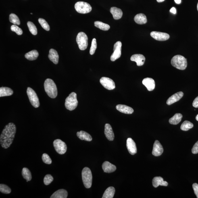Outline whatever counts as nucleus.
<instances>
[{"instance_id":"obj_1","label":"nucleus","mask_w":198,"mask_h":198,"mask_svg":"<svg viewBox=\"0 0 198 198\" xmlns=\"http://www.w3.org/2000/svg\"><path fill=\"white\" fill-rule=\"evenodd\" d=\"M16 131V126L13 123H10L5 126L0 137L2 147L6 149L10 147L14 139Z\"/></svg>"},{"instance_id":"obj_2","label":"nucleus","mask_w":198,"mask_h":198,"mask_svg":"<svg viewBox=\"0 0 198 198\" xmlns=\"http://www.w3.org/2000/svg\"><path fill=\"white\" fill-rule=\"evenodd\" d=\"M44 88L46 93L52 99L56 97L58 94L57 87L52 80L50 79H46L44 83Z\"/></svg>"},{"instance_id":"obj_3","label":"nucleus","mask_w":198,"mask_h":198,"mask_svg":"<svg viewBox=\"0 0 198 198\" xmlns=\"http://www.w3.org/2000/svg\"><path fill=\"white\" fill-rule=\"evenodd\" d=\"M171 63L173 66L179 70H184L187 66V59L181 55L175 56L171 60Z\"/></svg>"},{"instance_id":"obj_4","label":"nucleus","mask_w":198,"mask_h":198,"mask_svg":"<svg viewBox=\"0 0 198 198\" xmlns=\"http://www.w3.org/2000/svg\"><path fill=\"white\" fill-rule=\"evenodd\" d=\"M78 104L77 95L74 92L71 93L65 99V107L67 109L70 111L75 109L78 106Z\"/></svg>"},{"instance_id":"obj_5","label":"nucleus","mask_w":198,"mask_h":198,"mask_svg":"<svg viewBox=\"0 0 198 198\" xmlns=\"http://www.w3.org/2000/svg\"><path fill=\"white\" fill-rule=\"evenodd\" d=\"M82 178L84 186L88 189L91 187L92 184V174L91 170L88 167H85L82 171Z\"/></svg>"},{"instance_id":"obj_6","label":"nucleus","mask_w":198,"mask_h":198,"mask_svg":"<svg viewBox=\"0 0 198 198\" xmlns=\"http://www.w3.org/2000/svg\"><path fill=\"white\" fill-rule=\"evenodd\" d=\"M88 37L85 33L83 32H80L77 36L76 41L81 51H84L87 49L88 46Z\"/></svg>"},{"instance_id":"obj_7","label":"nucleus","mask_w":198,"mask_h":198,"mask_svg":"<svg viewBox=\"0 0 198 198\" xmlns=\"http://www.w3.org/2000/svg\"><path fill=\"white\" fill-rule=\"evenodd\" d=\"M75 8L77 12L81 14L90 13L92 7L89 3L84 2H78L75 5Z\"/></svg>"},{"instance_id":"obj_8","label":"nucleus","mask_w":198,"mask_h":198,"mask_svg":"<svg viewBox=\"0 0 198 198\" xmlns=\"http://www.w3.org/2000/svg\"><path fill=\"white\" fill-rule=\"evenodd\" d=\"M26 92L30 102L33 106L35 108L39 107L40 106L39 99L35 92L32 88L29 87L27 88Z\"/></svg>"},{"instance_id":"obj_9","label":"nucleus","mask_w":198,"mask_h":198,"mask_svg":"<svg viewBox=\"0 0 198 198\" xmlns=\"http://www.w3.org/2000/svg\"><path fill=\"white\" fill-rule=\"evenodd\" d=\"M53 146L56 151L60 155L64 154L67 151V146L64 142L57 139L53 142Z\"/></svg>"},{"instance_id":"obj_10","label":"nucleus","mask_w":198,"mask_h":198,"mask_svg":"<svg viewBox=\"0 0 198 198\" xmlns=\"http://www.w3.org/2000/svg\"><path fill=\"white\" fill-rule=\"evenodd\" d=\"M122 43L120 41H118L115 43L113 48V53L111 57V60L114 61L120 58L121 55Z\"/></svg>"},{"instance_id":"obj_11","label":"nucleus","mask_w":198,"mask_h":198,"mask_svg":"<svg viewBox=\"0 0 198 198\" xmlns=\"http://www.w3.org/2000/svg\"><path fill=\"white\" fill-rule=\"evenodd\" d=\"M100 82L104 87L108 90H112L115 88V84L111 79L107 77H102L100 80Z\"/></svg>"},{"instance_id":"obj_12","label":"nucleus","mask_w":198,"mask_h":198,"mask_svg":"<svg viewBox=\"0 0 198 198\" xmlns=\"http://www.w3.org/2000/svg\"><path fill=\"white\" fill-rule=\"evenodd\" d=\"M151 35L154 39L158 41H165L170 38V35L168 34L157 31L151 32Z\"/></svg>"},{"instance_id":"obj_13","label":"nucleus","mask_w":198,"mask_h":198,"mask_svg":"<svg viewBox=\"0 0 198 198\" xmlns=\"http://www.w3.org/2000/svg\"><path fill=\"white\" fill-rule=\"evenodd\" d=\"M164 149L163 146L159 141L156 140L154 143L153 149L152 153L155 156H159L162 155Z\"/></svg>"},{"instance_id":"obj_14","label":"nucleus","mask_w":198,"mask_h":198,"mask_svg":"<svg viewBox=\"0 0 198 198\" xmlns=\"http://www.w3.org/2000/svg\"><path fill=\"white\" fill-rule=\"evenodd\" d=\"M127 147L129 152L133 155L137 153V148L135 142L131 138H128L127 140Z\"/></svg>"},{"instance_id":"obj_15","label":"nucleus","mask_w":198,"mask_h":198,"mask_svg":"<svg viewBox=\"0 0 198 198\" xmlns=\"http://www.w3.org/2000/svg\"><path fill=\"white\" fill-rule=\"evenodd\" d=\"M184 95V93L182 92H178L174 95H173L169 98L167 101V104L168 105H170L180 100Z\"/></svg>"},{"instance_id":"obj_16","label":"nucleus","mask_w":198,"mask_h":198,"mask_svg":"<svg viewBox=\"0 0 198 198\" xmlns=\"http://www.w3.org/2000/svg\"><path fill=\"white\" fill-rule=\"evenodd\" d=\"M131 60L136 63L138 66H141L144 64L145 60V58L144 56L140 54H135L132 55L130 59Z\"/></svg>"},{"instance_id":"obj_17","label":"nucleus","mask_w":198,"mask_h":198,"mask_svg":"<svg viewBox=\"0 0 198 198\" xmlns=\"http://www.w3.org/2000/svg\"><path fill=\"white\" fill-rule=\"evenodd\" d=\"M104 133L106 137L109 141H112L114 140V134L110 124H106L105 125Z\"/></svg>"},{"instance_id":"obj_18","label":"nucleus","mask_w":198,"mask_h":198,"mask_svg":"<svg viewBox=\"0 0 198 198\" xmlns=\"http://www.w3.org/2000/svg\"><path fill=\"white\" fill-rule=\"evenodd\" d=\"M143 84L149 91H153L155 89V83L154 80L151 78H146L143 81Z\"/></svg>"},{"instance_id":"obj_19","label":"nucleus","mask_w":198,"mask_h":198,"mask_svg":"<svg viewBox=\"0 0 198 198\" xmlns=\"http://www.w3.org/2000/svg\"><path fill=\"white\" fill-rule=\"evenodd\" d=\"M102 168L104 172L107 173L114 172L116 170V166L107 161L103 163Z\"/></svg>"},{"instance_id":"obj_20","label":"nucleus","mask_w":198,"mask_h":198,"mask_svg":"<svg viewBox=\"0 0 198 198\" xmlns=\"http://www.w3.org/2000/svg\"><path fill=\"white\" fill-rule=\"evenodd\" d=\"M116 108L120 112L125 114H131L134 112L133 109L126 105L120 104L117 105Z\"/></svg>"},{"instance_id":"obj_21","label":"nucleus","mask_w":198,"mask_h":198,"mask_svg":"<svg viewBox=\"0 0 198 198\" xmlns=\"http://www.w3.org/2000/svg\"><path fill=\"white\" fill-rule=\"evenodd\" d=\"M152 184L153 187L155 188L158 187L159 185L167 186L168 183L166 181H164L163 179L160 176L155 177L152 180Z\"/></svg>"},{"instance_id":"obj_22","label":"nucleus","mask_w":198,"mask_h":198,"mask_svg":"<svg viewBox=\"0 0 198 198\" xmlns=\"http://www.w3.org/2000/svg\"><path fill=\"white\" fill-rule=\"evenodd\" d=\"M48 57L50 60L55 64H58L59 60V55L55 50L51 49L50 50Z\"/></svg>"},{"instance_id":"obj_23","label":"nucleus","mask_w":198,"mask_h":198,"mask_svg":"<svg viewBox=\"0 0 198 198\" xmlns=\"http://www.w3.org/2000/svg\"><path fill=\"white\" fill-rule=\"evenodd\" d=\"M110 12L113 15V18L115 20H118L122 18L123 16V12L121 9L116 7H111Z\"/></svg>"},{"instance_id":"obj_24","label":"nucleus","mask_w":198,"mask_h":198,"mask_svg":"<svg viewBox=\"0 0 198 198\" xmlns=\"http://www.w3.org/2000/svg\"><path fill=\"white\" fill-rule=\"evenodd\" d=\"M68 192L67 190L61 189L57 190L51 197V198H67L68 196Z\"/></svg>"},{"instance_id":"obj_25","label":"nucleus","mask_w":198,"mask_h":198,"mask_svg":"<svg viewBox=\"0 0 198 198\" xmlns=\"http://www.w3.org/2000/svg\"><path fill=\"white\" fill-rule=\"evenodd\" d=\"M134 20L136 23L141 25L145 24L147 22V17L143 13H140L136 15Z\"/></svg>"},{"instance_id":"obj_26","label":"nucleus","mask_w":198,"mask_h":198,"mask_svg":"<svg viewBox=\"0 0 198 198\" xmlns=\"http://www.w3.org/2000/svg\"><path fill=\"white\" fill-rule=\"evenodd\" d=\"M77 136L78 138L82 140H84V141H91L92 140L91 136L87 132L83 131L77 132Z\"/></svg>"},{"instance_id":"obj_27","label":"nucleus","mask_w":198,"mask_h":198,"mask_svg":"<svg viewBox=\"0 0 198 198\" xmlns=\"http://www.w3.org/2000/svg\"><path fill=\"white\" fill-rule=\"evenodd\" d=\"M39 53L38 51L36 50H33L26 53L25 55V57L29 60L33 61L37 59Z\"/></svg>"},{"instance_id":"obj_28","label":"nucleus","mask_w":198,"mask_h":198,"mask_svg":"<svg viewBox=\"0 0 198 198\" xmlns=\"http://www.w3.org/2000/svg\"><path fill=\"white\" fill-rule=\"evenodd\" d=\"M182 115L180 113H176L172 118H170L169 122L172 124L176 125L181 122Z\"/></svg>"},{"instance_id":"obj_29","label":"nucleus","mask_w":198,"mask_h":198,"mask_svg":"<svg viewBox=\"0 0 198 198\" xmlns=\"http://www.w3.org/2000/svg\"><path fill=\"white\" fill-rule=\"evenodd\" d=\"M13 94V90L10 88L7 87L0 88V97L10 96Z\"/></svg>"},{"instance_id":"obj_30","label":"nucleus","mask_w":198,"mask_h":198,"mask_svg":"<svg viewBox=\"0 0 198 198\" xmlns=\"http://www.w3.org/2000/svg\"><path fill=\"white\" fill-rule=\"evenodd\" d=\"M115 189L114 187H109L105 190L103 198H112L114 197Z\"/></svg>"},{"instance_id":"obj_31","label":"nucleus","mask_w":198,"mask_h":198,"mask_svg":"<svg viewBox=\"0 0 198 198\" xmlns=\"http://www.w3.org/2000/svg\"><path fill=\"white\" fill-rule=\"evenodd\" d=\"M22 175L23 177L26 180L27 182L30 181L32 179V176L31 172L27 168H24L22 169Z\"/></svg>"},{"instance_id":"obj_32","label":"nucleus","mask_w":198,"mask_h":198,"mask_svg":"<svg viewBox=\"0 0 198 198\" xmlns=\"http://www.w3.org/2000/svg\"><path fill=\"white\" fill-rule=\"evenodd\" d=\"M95 25L96 27L103 30H107L110 28V26L109 25L104 23L99 22V21L95 22Z\"/></svg>"},{"instance_id":"obj_33","label":"nucleus","mask_w":198,"mask_h":198,"mask_svg":"<svg viewBox=\"0 0 198 198\" xmlns=\"http://www.w3.org/2000/svg\"><path fill=\"white\" fill-rule=\"evenodd\" d=\"M193 124L192 123L188 121H185L180 126V129L184 131H187L193 128Z\"/></svg>"},{"instance_id":"obj_34","label":"nucleus","mask_w":198,"mask_h":198,"mask_svg":"<svg viewBox=\"0 0 198 198\" xmlns=\"http://www.w3.org/2000/svg\"><path fill=\"white\" fill-rule=\"evenodd\" d=\"M9 20L12 23L16 25H20V22L18 16L12 13L10 15Z\"/></svg>"},{"instance_id":"obj_35","label":"nucleus","mask_w":198,"mask_h":198,"mask_svg":"<svg viewBox=\"0 0 198 198\" xmlns=\"http://www.w3.org/2000/svg\"><path fill=\"white\" fill-rule=\"evenodd\" d=\"M27 26L30 32L33 35H35L37 34V29L35 25L33 23L30 22H27Z\"/></svg>"},{"instance_id":"obj_36","label":"nucleus","mask_w":198,"mask_h":198,"mask_svg":"<svg viewBox=\"0 0 198 198\" xmlns=\"http://www.w3.org/2000/svg\"><path fill=\"white\" fill-rule=\"evenodd\" d=\"M0 192L2 193L8 194L11 193V189L6 184H0Z\"/></svg>"},{"instance_id":"obj_37","label":"nucleus","mask_w":198,"mask_h":198,"mask_svg":"<svg viewBox=\"0 0 198 198\" xmlns=\"http://www.w3.org/2000/svg\"><path fill=\"white\" fill-rule=\"evenodd\" d=\"M38 22L44 30H47V31H49L50 27L46 21L43 18H40L38 20Z\"/></svg>"},{"instance_id":"obj_38","label":"nucleus","mask_w":198,"mask_h":198,"mask_svg":"<svg viewBox=\"0 0 198 198\" xmlns=\"http://www.w3.org/2000/svg\"><path fill=\"white\" fill-rule=\"evenodd\" d=\"M97 48V43L96 42V39L95 38L92 40L91 48L90 51V54L92 55L94 54L95 52L96 49Z\"/></svg>"},{"instance_id":"obj_39","label":"nucleus","mask_w":198,"mask_h":198,"mask_svg":"<svg viewBox=\"0 0 198 198\" xmlns=\"http://www.w3.org/2000/svg\"><path fill=\"white\" fill-rule=\"evenodd\" d=\"M53 177L51 175H46L44 178V183L46 185H49L53 182Z\"/></svg>"},{"instance_id":"obj_40","label":"nucleus","mask_w":198,"mask_h":198,"mask_svg":"<svg viewBox=\"0 0 198 198\" xmlns=\"http://www.w3.org/2000/svg\"><path fill=\"white\" fill-rule=\"evenodd\" d=\"M42 160L45 164H51L52 160L49 155L46 153H44L42 156Z\"/></svg>"},{"instance_id":"obj_41","label":"nucleus","mask_w":198,"mask_h":198,"mask_svg":"<svg viewBox=\"0 0 198 198\" xmlns=\"http://www.w3.org/2000/svg\"><path fill=\"white\" fill-rule=\"evenodd\" d=\"M11 30L12 31L16 32V34L19 35H22L23 33L22 30L16 25H12L11 26Z\"/></svg>"},{"instance_id":"obj_42","label":"nucleus","mask_w":198,"mask_h":198,"mask_svg":"<svg viewBox=\"0 0 198 198\" xmlns=\"http://www.w3.org/2000/svg\"><path fill=\"white\" fill-rule=\"evenodd\" d=\"M192 153L194 154L198 153V141L193 146L192 149Z\"/></svg>"},{"instance_id":"obj_43","label":"nucleus","mask_w":198,"mask_h":198,"mask_svg":"<svg viewBox=\"0 0 198 198\" xmlns=\"http://www.w3.org/2000/svg\"><path fill=\"white\" fill-rule=\"evenodd\" d=\"M193 188L194 193L196 197L198 198V184L197 183H194L193 184Z\"/></svg>"},{"instance_id":"obj_44","label":"nucleus","mask_w":198,"mask_h":198,"mask_svg":"<svg viewBox=\"0 0 198 198\" xmlns=\"http://www.w3.org/2000/svg\"><path fill=\"white\" fill-rule=\"evenodd\" d=\"M193 106L195 108L198 107V96L194 100L193 103Z\"/></svg>"},{"instance_id":"obj_45","label":"nucleus","mask_w":198,"mask_h":198,"mask_svg":"<svg viewBox=\"0 0 198 198\" xmlns=\"http://www.w3.org/2000/svg\"><path fill=\"white\" fill-rule=\"evenodd\" d=\"M170 12L173 13L174 14H176V9L174 7H172V9H170Z\"/></svg>"},{"instance_id":"obj_46","label":"nucleus","mask_w":198,"mask_h":198,"mask_svg":"<svg viewBox=\"0 0 198 198\" xmlns=\"http://www.w3.org/2000/svg\"><path fill=\"white\" fill-rule=\"evenodd\" d=\"M175 2L178 4H180L181 2V0H174Z\"/></svg>"},{"instance_id":"obj_47","label":"nucleus","mask_w":198,"mask_h":198,"mask_svg":"<svg viewBox=\"0 0 198 198\" xmlns=\"http://www.w3.org/2000/svg\"><path fill=\"white\" fill-rule=\"evenodd\" d=\"M165 0H157V1L158 2H164Z\"/></svg>"},{"instance_id":"obj_48","label":"nucleus","mask_w":198,"mask_h":198,"mask_svg":"<svg viewBox=\"0 0 198 198\" xmlns=\"http://www.w3.org/2000/svg\"><path fill=\"white\" fill-rule=\"evenodd\" d=\"M196 120L197 121H198V114L196 116Z\"/></svg>"},{"instance_id":"obj_49","label":"nucleus","mask_w":198,"mask_h":198,"mask_svg":"<svg viewBox=\"0 0 198 198\" xmlns=\"http://www.w3.org/2000/svg\"><path fill=\"white\" fill-rule=\"evenodd\" d=\"M197 10H198V4H197Z\"/></svg>"},{"instance_id":"obj_50","label":"nucleus","mask_w":198,"mask_h":198,"mask_svg":"<svg viewBox=\"0 0 198 198\" xmlns=\"http://www.w3.org/2000/svg\"><path fill=\"white\" fill-rule=\"evenodd\" d=\"M30 14H32V13H30Z\"/></svg>"}]
</instances>
